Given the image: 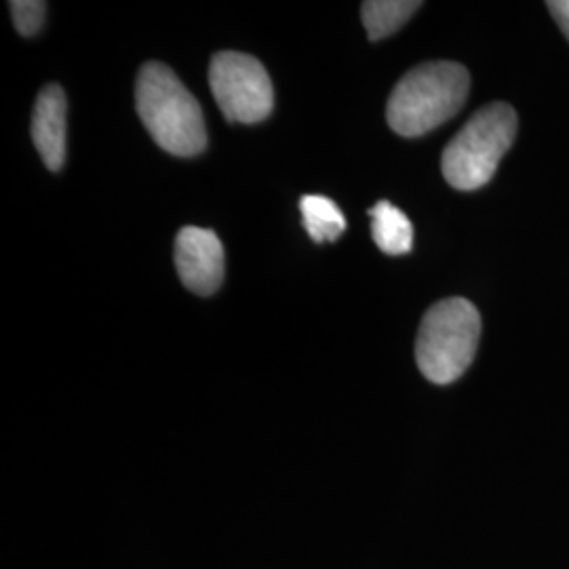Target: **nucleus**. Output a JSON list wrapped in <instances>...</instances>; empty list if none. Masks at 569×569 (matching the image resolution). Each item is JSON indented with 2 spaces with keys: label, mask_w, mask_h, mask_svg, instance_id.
Segmentation results:
<instances>
[{
  "label": "nucleus",
  "mask_w": 569,
  "mask_h": 569,
  "mask_svg": "<svg viewBox=\"0 0 569 569\" xmlns=\"http://www.w3.org/2000/svg\"><path fill=\"white\" fill-rule=\"evenodd\" d=\"M373 241L388 256H403L413 247V226L406 213L388 201H380L369 209Z\"/></svg>",
  "instance_id": "8"
},
{
  "label": "nucleus",
  "mask_w": 569,
  "mask_h": 569,
  "mask_svg": "<svg viewBox=\"0 0 569 569\" xmlns=\"http://www.w3.org/2000/svg\"><path fill=\"white\" fill-rule=\"evenodd\" d=\"M517 136V112L505 102L489 103L458 131L443 150V176L451 188L470 192L493 178Z\"/></svg>",
  "instance_id": "4"
},
{
  "label": "nucleus",
  "mask_w": 569,
  "mask_h": 569,
  "mask_svg": "<svg viewBox=\"0 0 569 569\" xmlns=\"http://www.w3.org/2000/svg\"><path fill=\"white\" fill-rule=\"evenodd\" d=\"M300 211L305 220L306 232L317 243H333L338 241L346 230V218L340 207L327 197L306 194L300 201Z\"/></svg>",
  "instance_id": "10"
},
{
  "label": "nucleus",
  "mask_w": 569,
  "mask_h": 569,
  "mask_svg": "<svg viewBox=\"0 0 569 569\" xmlns=\"http://www.w3.org/2000/svg\"><path fill=\"white\" fill-rule=\"evenodd\" d=\"M470 77L456 61H428L409 70L390 93L387 121L403 138H420L453 119L467 102Z\"/></svg>",
  "instance_id": "2"
},
{
  "label": "nucleus",
  "mask_w": 569,
  "mask_h": 569,
  "mask_svg": "<svg viewBox=\"0 0 569 569\" xmlns=\"http://www.w3.org/2000/svg\"><path fill=\"white\" fill-rule=\"evenodd\" d=\"M422 2L413 0H367L361 4V18L366 23L369 41H382L416 16Z\"/></svg>",
  "instance_id": "9"
},
{
  "label": "nucleus",
  "mask_w": 569,
  "mask_h": 569,
  "mask_svg": "<svg viewBox=\"0 0 569 569\" xmlns=\"http://www.w3.org/2000/svg\"><path fill=\"white\" fill-rule=\"evenodd\" d=\"M136 106L143 127L164 152L188 159L207 148L203 110L164 63L148 61L140 70Z\"/></svg>",
  "instance_id": "1"
},
{
  "label": "nucleus",
  "mask_w": 569,
  "mask_h": 569,
  "mask_svg": "<svg viewBox=\"0 0 569 569\" xmlns=\"http://www.w3.org/2000/svg\"><path fill=\"white\" fill-rule=\"evenodd\" d=\"M9 9L21 37H34L41 30L47 13V4L41 0H13Z\"/></svg>",
  "instance_id": "11"
},
{
  "label": "nucleus",
  "mask_w": 569,
  "mask_h": 569,
  "mask_svg": "<svg viewBox=\"0 0 569 569\" xmlns=\"http://www.w3.org/2000/svg\"><path fill=\"white\" fill-rule=\"evenodd\" d=\"M479 340V310L465 298H449L428 308L416 340L422 376L432 385L456 382L472 363Z\"/></svg>",
  "instance_id": "3"
},
{
  "label": "nucleus",
  "mask_w": 569,
  "mask_h": 569,
  "mask_svg": "<svg viewBox=\"0 0 569 569\" xmlns=\"http://www.w3.org/2000/svg\"><path fill=\"white\" fill-rule=\"evenodd\" d=\"M66 93L60 84L41 89L32 112V140L49 171H60L66 161Z\"/></svg>",
  "instance_id": "7"
},
{
  "label": "nucleus",
  "mask_w": 569,
  "mask_h": 569,
  "mask_svg": "<svg viewBox=\"0 0 569 569\" xmlns=\"http://www.w3.org/2000/svg\"><path fill=\"white\" fill-rule=\"evenodd\" d=\"M176 268L190 291L216 293L224 281V247L218 234L197 226L182 228L176 239Z\"/></svg>",
  "instance_id": "6"
},
{
  "label": "nucleus",
  "mask_w": 569,
  "mask_h": 569,
  "mask_svg": "<svg viewBox=\"0 0 569 569\" xmlns=\"http://www.w3.org/2000/svg\"><path fill=\"white\" fill-rule=\"evenodd\" d=\"M213 98L228 122L256 124L274 108V89L264 66L251 56L222 51L209 66Z\"/></svg>",
  "instance_id": "5"
},
{
  "label": "nucleus",
  "mask_w": 569,
  "mask_h": 569,
  "mask_svg": "<svg viewBox=\"0 0 569 569\" xmlns=\"http://www.w3.org/2000/svg\"><path fill=\"white\" fill-rule=\"evenodd\" d=\"M549 11L569 39V0H552L549 2Z\"/></svg>",
  "instance_id": "12"
}]
</instances>
